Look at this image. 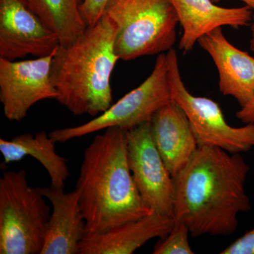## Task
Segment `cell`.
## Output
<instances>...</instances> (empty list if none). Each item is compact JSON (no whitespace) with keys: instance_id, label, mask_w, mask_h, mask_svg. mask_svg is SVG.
I'll return each mask as SVG.
<instances>
[{"instance_id":"1","label":"cell","mask_w":254,"mask_h":254,"mask_svg":"<svg viewBox=\"0 0 254 254\" xmlns=\"http://www.w3.org/2000/svg\"><path fill=\"white\" fill-rule=\"evenodd\" d=\"M250 171L240 153L198 147L173 177L174 220L184 222L193 237L232 235L239 214L252 209L245 190Z\"/></svg>"},{"instance_id":"2","label":"cell","mask_w":254,"mask_h":254,"mask_svg":"<svg viewBox=\"0 0 254 254\" xmlns=\"http://www.w3.org/2000/svg\"><path fill=\"white\" fill-rule=\"evenodd\" d=\"M75 190L86 220V237L153 213L128 166L126 131L117 127L96 135L85 150Z\"/></svg>"},{"instance_id":"3","label":"cell","mask_w":254,"mask_h":254,"mask_svg":"<svg viewBox=\"0 0 254 254\" xmlns=\"http://www.w3.org/2000/svg\"><path fill=\"white\" fill-rule=\"evenodd\" d=\"M117 33L116 25L104 14L72 44L55 50L50 77L58 93L56 100L75 116L95 118L111 106L112 73L120 60Z\"/></svg>"},{"instance_id":"4","label":"cell","mask_w":254,"mask_h":254,"mask_svg":"<svg viewBox=\"0 0 254 254\" xmlns=\"http://www.w3.org/2000/svg\"><path fill=\"white\" fill-rule=\"evenodd\" d=\"M104 14L118 28L115 48L120 60L173 49L179 20L171 0H110Z\"/></svg>"},{"instance_id":"5","label":"cell","mask_w":254,"mask_h":254,"mask_svg":"<svg viewBox=\"0 0 254 254\" xmlns=\"http://www.w3.org/2000/svg\"><path fill=\"white\" fill-rule=\"evenodd\" d=\"M24 170L0 177V254H41L51 208Z\"/></svg>"},{"instance_id":"6","label":"cell","mask_w":254,"mask_h":254,"mask_svg":"<svg viewBox=\"0 0 254 254\" xmlns=\"http://www.w3.org/2000/svg\"><path fill=\"white\" fill-rule=\"evenodd\" d=\"M172 101L166 54L161 53L150 76L104 113L79 126L53 130L49 135L55 143H63L111 127L129 131L150 122L159 110Z\"/></svg>"},{"instance_id":"7","label":"cell","mask_w":254,"mask_h":254,"mask_svg":"<svg viewBox=\"0 0 254 254\" xmlns=\"http://www.w3.org/2000/svg\"><path fill=\"white\" fill-rule=\"evenodd\" d=\"M172 100L186 114L198 147H216L235 154L254 147V123L233 127L227 124L220 105L205 97L192 95L182 81L176 51L167 52Z\"/></svg>"},{"instance_id":"8","label":"cell","mask_w":254,"mask_h":254,"mask_svg":"<svg viewBox=\"0 0 254 254\" xmlns=\"http://www.w3.org/2000/svg\"><path fill=\"white\" fill-rule=\"evenodd\" d=\"M150 122L126 131L128 166L142 198L152 212L173 216V177L155 146Z\"/></svg>"},{"instance_id":"9","label":"cell","mask_w":254,"mask_h":254,"mask_svg":"<svg viewBox=\"0 0 254 254\" xmlns=\"http://www.w3.org/2000/svg\"><path fill=\"white\" fill-rule=\"evenodd\" d=\"M55 52L49 56L22 61L0 58V101L9 121H21L38 102L58 99L50 77Z\"/></svg>"},{"instance_id":"10","label":"cell","mask_w":254,"mask_h":254,"mask_svg":"<svg viewBox=\"0 0 254 254\" xmlns=\"http://www.w3.org/2000/svg\"><path fill=\"white\" fill-rule=\"evenodd\" d=\"M59 46L58 36L26 0H0V58L16 61L28 55L43 58Z\"/></svg>"},{"instance_id":"11","label":"cell","mask_w":254,"mask_h":254,"mask_svg":"<svg viewBox=\"0 0 254 254\" xmlns=\"http://www.w3.org/2000/svg\"><path fill=\"white\" fill-rule=\"evenodd\" d=\"M210 55L219 74V88L223 95L233 97L241 107L254 95V58L233 46L216 28L198 40Z\"/></svg>"},{"instance_id":"12","label":"cell","mask_w":254,"mask_h":254,"mask_svg":"<svg viewBox=\"0 0 254 254\" xmlns=\"http://www.w3.org/2000/svg\"><path fill=\"white\" fill-rule=\"evenodd\" d=\"M38 189L53 208L41 254H78L87 233L77 191L66 193L51 186Z\"/></svg>"},{"instance_id":"13","label":"cell","mask_w":254,"mask_h":254,"mask_svg":"<svg viewBox=\"0 0 254 254\" xmlns=\"http://www.w3.org/2000/svg\"><path fill=\"white\" fill-rule=\"evenodd\" d=\"M152 138L170 175L174 177L186 167L198 148L186 114L174 101L153 115Z\"/></svg>"},{"instance_id":"14","label":"cell","mask_w":254,"mask_h":254,"mask_svg":"<svg viewBox=\"0 0 254 254\" xmlns=\"http://www.w3.org/2000/svg\"><path fill=\"white\" fill-rule=\"evenodd\" d=\"M183 33L179 48L185 53L193 49L202 36L222 26L238 29L248 26L253 18L249 6L225 8L211 0H171Z\"/></svg>"},{"instance_id":"15","label":"cell","mask_w":254,"mask_h":254,"mask_svg":"<svg viewBox=\"0 0 254 254\" xmlns=\"http://www.w3.org/2000/svg\"><path fill=\"white\" fill-rule=\"evenodd\" d=\"M174 224L173 216L152 213L86 237L80 244L78 254H131L153 239L165 238Z\"/></svg>"},{"instance_id":"16","label":"cell","mask_w":254,"mask_h":254,"mask_svg":"<svg viewBox=\"0 0 254 254\" xmlns=\"http://www.w3.org/2000/svg\"><path fill=\"white\" fill-rule=\"evenodd\" d=\"M56 143L49 133L42 131L34 136L23 133L11 140L0 139V152L4 164L21 161L25 157L36 159L46 169L49 175L52 187L64 189L65 183L70 176L68 160L57 153Z\"/></svg>"},{"instance_id":"17","label":"cell","mask_w":254,"mask_h":254,"mask_svg":"<svg viewBox=\"0 0 254 254\" xmlns=\"http://www.w3.org/2000/svg\"><path fill=\"white\" fill-rule=\"evenodd\" d=\"M31 9L58 36L60 45L72 44L86 31L82 16L83 0H26Z\"/></svg>"},{"instance_id":"18","label":"cell","mask_w":254,"mask_h":254,"mask_svg":"<svg viewBox=\"0 0 254 254\" xmlns=\"http://www.w3.org/2000/svg\"><path fill=\"white\" fill-rule=\"evenodd\" d=\"M190 232L184 222L175 220L170 233L155 245L153 254H193L189 242Z\"/></svg>"},{"instance_id":"19","label":"cell","mask_w":254,"mask_h":254,"mask_svg":"<svg viewBox=\"0 0 254 254\" xmlns=\"http://www.w3.org/2000/svg\"><path fill=\"white\" fill-rule=\"evenodd\" d=\"M110 0H83L81 12L87 26H93L101 19Z\"/></svg>"},{"instance_id":"20","label":"cell","mask_w":254,"mask_h":254,"mask_svg":"<svg viewBox=\"0 0 254 254\" xmlns=\"http://www.w3.org/2000/svg\"><path fill=\"white\" fill-rule=\"evenodd\" d=\"M221 254H254V228L222 250Z\"/></svg>"},{"instance_id":"21","label":"cell","mask_w":254,"mask_h":254,"mask_svg":"<svg viewBox=\"0 0 254 254\" xmlns=\"http://www.w3.org/2000/svg\"><path fill=\"white\" fill-rule=\"evenodd\" d=\"M237 118L246 124L254 123V95L241 109L236 113Z\"/></svg>"},{"instance_id":"22","label":"cell","mask_w":254,"mask_h":254,"mask_svg":"<svg viewBox=\"0 0 254 254\" xmlns=\"http://www.w3.org/2000/svg\"><path fill=\"white\" fill-rule=\"evenodd\" d=\"M214 3L220 2L221 0H211ZM245 3L246 6H249L252 11H254V0H240Z\"/></svg>"},{"instance_id":"23","label":"cell","mask_w":254,"mask_h":254,"mask_svg":"<svg viewBox=\"0 0 254 254\" xmlns=\"http://www.w3.org/2000/svg\"><path fill=\"white\" fill-rule=\"evenodd\" d=\"M251 31H252V38L250 41V48L252 51L254 52V14L252 18V26H251Z\"/></svg>"}]
</instances>
